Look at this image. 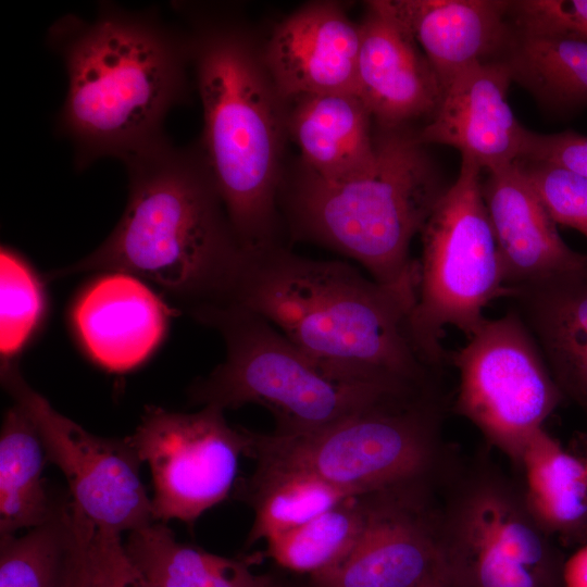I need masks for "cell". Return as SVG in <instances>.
<instances>
[{
	"mask_svg": "<svg viewBox=\"0 0 587 587\" xmlns=\"http://www.w3.org/2000/svg\"><path fill=\"white\" fill-rule=\"evenodd\" d=\"M95 525L87 519L80 522L79 546L71 587H89V549Z\"/></svg>",
	"mask_w": 587,
	"mask_h": 587,
	"instance_id": "cell-34",
	"label": "cell"
},
{
	"mask_svg": "<svg viewBox=\"0 0 587 587\" xmlns=\"http://www.w3.org/2000/svg\"><path fill=\"white\" fill-rule=\"evenodd\" d=\"M203 112L199 150L247 253L279 240L287 103L240 25L202 21L188 36Z\"/></svg>",
	"mask_w": 587,
	"mask_h": 587,
	"instance_id": "cell-4",
	"label": "cell"
},
{
	"mask_svg": "<svg viewBox=\"0 0 587 587\" xmlns=\"http://www.w3.org/2000/svg\"><path fill=\"white\" fill-rule=\"evenodd\" d=\"M373 117L357 93H319L287 103V135L300 151L301 168L337 180L367 167L375 158Z\"/></svg>",
	"mask_w": 587,
	"mask_h": 587,
	"instance_id": "cell-21",
	"label": "cell"
},
{
	"mask_svg": "<svg viewBox=\"0 0 587 587\" xmlns=\"http://www.w3.org/2000/svg\"><path fill=\"white\" fill-rule=\"evenodd\" d=\"M454 411L517 469L533 436L564 399L534 338L512 309L486 319L458 351Z\"/></svg>",
	"mask_w": 587,
	"mask_h": 587,
	"instance_id": "cell-10",
	"label": "cell"
},
{
	"mask_svg": "<svg viewBox=\"0 0 587 587\" xmlns=\"http://www.w3.org/2000/svg\"><path fill=\"white\" fill-rule=\"evenodd\" d=\"M482 189L504 288L587 262L560 236L521 161L487 172Z\"/></svg>",
	"mask_w": 587,
	"mask_h": 587,
	"instance_id": "cell-17",
	"label": "cell"
},
{
	"mask_svg": "<svg viewBox=\"0 0 587 587\" xmlns=\"http://www.w3.org/2000/svg\"><path fill=\"white\" fill-rule=\"evenodd\" d=\"M520 161L557 225L587 238V178L553 164Z\"/></svg>",
	"mask_w": 587,
	"mask_h": 587,
	"instance_id": "cell-30",
	"label": "cell"
},
{
	"mask_svg": "<svg viewBox=\"0 0 587 587\" xmlns=\"http://www.w3.org/2000/svg\"><path fill=\"white\" fill-rule=\"evenodd\" d=\"M1 382L34 422L47 461L63 473L74 505L97 529L122 535L154 522L140 477L141 461L128 436L101 437L61 414L29 386L11 359L2 360Z\"/></svg>",
	"mask_w": 587,
	"mask_h": 587,
	"instance_id": "cell-11",
	"label": "cell"
},
{
	"mask_svg": "<svg viewBox=\"0 0 587 587\" xmlns=\"http://www.w3.org/2000/svg\"><path fill=\"white\" fill-rule=\"evenodd\" d=\"M128 438L149 466L152 517L162 523L192 524L225 500L247 445L245 428L232 427L224 410L210 405L193 413L147 407Z\"/></svg>",
	"mask_w": 587,
	"mask_h": 587,
	"instance_id": "cell-12",
	"label": "cell"
},
{
	"mask_svg": "<svg viewBox=\"0 0 587 587\" xmlns=\"http://www.w3.org/2000/svg\"><path fill=\"white\" fill-rule=\"evenodd\" d=\"M49 41L64 60L68 88L60 127L85 167L98 158L123 161L165 138L170 110L185 100L189 38L152 13L103 4L92 22L59 20Z\"/></svg>",
	"mask_w": 587,
	"mask_h": 587,
	"instance_id": "cell-2",
	"label": "cell"
},
{
	"mask_svg": "<svg viewBox=\"0 0 587 587\" xmlns=\"http://www.w3.org/2000/svg\"><path fill=\"white\" fill-rule=\"evenodd\" d=\"M511 82L503 59L460 72L445 87L433 118L416 130L417 140L453 147L486 172L522 160L529 130L509 105Z\"/></svg>",
	"mask_w": 587,
	"mask_h": 587,
	"instance_id": "cell-16",
	"label": "cell"
},
{
	"mask_svg": "<svg viewBox=\"0 0 587 587\" xmlns=\"http://www.w3.org/2000/svg\"><path fill=\"white\" fill-rule=\"evenodd\" d=\"M525 503L557 542H587V476L579 460L545 428L526 445L517 469Z\"/></svg>",
	"mask_w": 587,
	"mask_h": 587,
	"instance_id": "cell-22",
	"label": "cell"
},
{
	"mask_svg": "<svg viewBox=\"0 0 587 587\" xmlns=\"http://www.w3.org/2000/svg\"><path fill=\"white\" fill-rule=\"evenodd\" d=\"M434 68L442 92L460 72L505 49L511 1L385 0Z\"/></svg>",
	"mask_w": 587,
	"mask_h": 587,
	"instance_id": "cell-20",
	"label": "cell"
},
{
	"mask_svg": "<svg viewBox=\"0 0 587 587\" xmlns=\"http://www.w3.org/2000/svg\"><path fill=\"white\" fill-rule=\"evenodd\" d=\"M482 171L473 160L461 158L457 179L420 234L422 254L410 326L420 351L440 369L450 363L451 352L441 344L445 329L454 327L469 338L486 320L484 309L504 292Z\"/></svg>",
	"mask_w": 587,
	"mask_h": 587,
	"instance_id": "cell-9",
	"label": "cell"
},
{
	"mask_svg": "<svg viewBox=\"0 0 587 587\" xmlns=\"http://www.w3.org/2000/svg\"><path fill=\"white\" fill-rule=\"evenodd\" d=\"M510 21L517 32L565 33L587 39V0L511 1Z\"/></svg>",
	"mask_w": 587,
	"mask_h": 587,
	"instance_id": "cell-31",
	"label": "cell"
},
{
	"mask_svg": "<svg viewBox=\"0 0 587 587\" xmlns=\"http://www.w3.org/2000/svg\"><path fill=\"white\" fill-rule=\"evenodd\" d=\"M192 317L220 333L226 357L190 386L191 401L222 410L262 405L275 417L276 434L319 430L394 396L426 389L317 359L262 316L235 304Z\"/></svg>",
	"mask_w": 587,
	"mask_h": 587,
	"instance_id": "cell-6",
	"label": "cell"
},
{
	"mask_svg": "<svg viewBox=\"0 0 587 587\" xmlns=\"http://www.w3.org/2000/svg\"><path fill=\"white\" fill-rule=\"evenodd\" d=\"M522 160L553 164L587 178V135L572 129L554 134L529 130Z\"/></svg>",
	"mask_w": 587,
	"mask_h": 587,
	"instance_id": "cell-33",
	"label": "cell"
},
{
	"mask_svg": "<svg viewBox=\"0 0 587 587\" xmlns=\"http://www.w3.org/2000/svg\"><path fill=\"white\" fill-rule=\"evenodd\" d=\"M242 496L254 511L247 546L301 526L354 497L311 472L268 464H257Z\"/></svg>",
	"mask_w": 587,
	"mask_h": 587,
	"instance_id": "cell-26",
	"label": "cell"
},
{
	"mask_svg": "<svg viewBox=\"0 0 587 587\" xmlns=\"http://www.w3.org/2000/svg\"><path fill=\"white\" fill-rule=\"evenodd\" d=\"M419 587H450V586L445 580V578L441 576V574L438 572L435 575H433L432 577H429L427 580H425Z\"/></svg>",
	"mask_w": 587,
	"mask_h": 587,
	"instance_id": "cell-36",
	"label": "cell"
},
{
	"mask_svg": "<svg viewBox=\"0 0 587 587\" xmlns=\"http://www.w3.org/2000/svg\"><path fill=\"white\" fill-rule=\"evenodd\" d=\"M232 304L317 359L378 378L440 385L444 369L413 339V305L347 262L305 258L284 245L249 254Z\"/></svg>",
	"mask_w": 587,
	"mask_h": 587,
	"instance_id": "cell-3",
	"label": "cell"
},
{
	"mask_svg": "<svg viewBox=\"0 0 587 587\" xmlns=\"http://www.w3.org/2000/svg\"><path fill=\"white\" fill-rule=\"evenodd\" d=\"M168 310L139 278L107 273L77 299L73 321L88 353L101 366L128 371L143 362L164 336Z\"/></svg>",
	"mask_w": 587,
	"mask_h": 587,
	"instance_id": "cell-19",
	"label": "cell"
},
{
	"mask_svg": "<svg viewBox=\"0 0 587 587\" xmlns=\"http://www.w3.org/2000/svg\"><path fill=\"white\" fill-rule=\"evenodd\" d=\"M43 311L41 286L27 264L13 251L0 253V350L12 359L37 326Z\"/></svg>",
	"mask_w": 587,
	"mask_h": 587,
	"instance_id": "cell-29",
	"label": "cell"
},
{
	"mask_svg": "<svg viewBox=\"0 0 587 587\" xmlns=\"http://www.w3.org/2000/svg\"><path fill=\"white\" fill-rule=\"evenodd\" d=\"M563 587H587V542L565 559Z\"/></svg>",
	"mask_w": 587,
	"mask_h": 587,
	"instance_id": "cell-35",
	"label": "cell"
},
{
	"mask_svg": "<svg viewBox=\"0 0 587 587\" xmlns=\"http://www.w3.org/2000/svg\"><path fill=\"white\" fill-rule=\"evenodd\" d=\"M121 536L95 528L89 549V587H147L128 561Z\"/></svg>",
	"mask_w": 587,
	"mask_h": 587,
	"instance_id": "cell-32",
	"label": "cell"
},
{
	"mask_svg": "<svg viewBox=\"0 0 587 587\" xmlns=\"http://www.w3.org/2000/svg\"><path fill=\"white\" fill-rule=\"evenodd\" d=\"M79 532L80 512L66 499L41 525L0 536V587H71Z\"/></svg>",
	"mask_w": 587,
	"mask_h": 587,
	"instance_id": "cell-27",
	"label": "cell"
},
{
	"mask_svg": "<svg viewBox=\"0 0 587 587\" xmlns=\"http://www.w3.org/2000/svg\"><path fill=\"white\" fill-rule=\"evenodd\" d=\"M487 459L449 471L437 505L439 573L450 587H563L565 557L521 484Z\"/></svg>",
	"mask_w": 587,
	"mask_h": 587,
	"instance_id": "cell-8",
	"label": "cell"
},
{
	"mask_svg": "<svg viewBox=\"0 0 587 587\" xmlns=\"http://www.w3.org/2000/svg\"><path fill=\"white\" fill-rule=\"evenodd\" d=\"M46 461L34 422L14 403L0 433V536L39 526L53 513L58 501L50 498L42 479Z\"/></svg>",
	"mask_w": 587,
	"mask_h": 587,
	"instance_id": "cell-25",
	"label": "cell"
},
{
	"mask_svg": "<svg viewBox=\"0 0 587 587\" xmlns=\"http://www.w3.org/2000/svg\"><path fill=\"white\" fill-rule=\"evenodd\" d=\"M584 464H585V472H586V476H587V459L584 460Z\"/></svg>",
	"mask_w": 587,
	"mask_h": 587,
	"instance_id": "cell-38",
	"label": "cell"
},
{
	"mask_svg": "<svg viewBox=\"0 0 587 587\" xmlns=\"http://www.w3.org/2000/svg\"><path fill=\"white\" fill-rule=\"evenodd\" d=\"M124 162L128 199L117 225L90 254L48 278L124 273L155 284L191 315L230 304L249 254L199 148H176L165 137Z\"/></svg>",
	"mask_w": 587,
	"mask_h": 587,
	"instance_id": "cell-1",
	"label": "cell"
},
{
	"mask_svg": "<svg viewBox=\"0 0 587 587\" xmlns=\"http://www.w3.org/2000/svg\"><path fill=\"white\" fill-rule=\"evenodd\" d=\"M503 61L548 108L573 114L587 107V39L565 33L511 35Z\"/></svg>",
	"mask_w": 587,
	"mask_h": 587,
	"instance_id": "cell-24",
	"label": "cell"
},
{
	"mask_svg": "<svg viewBox=\"0 0 587 587\" xmlns=\"http://www.w3.org/2000/svg\"><path fill=\"white\" fill-rule=\"evenodd\" d=\"M378 492L347 498L312 521L266 540L278 565L310 576L345 559L364 535Z\"/></svg>",
	"mask_w": 587,
	"mask_h": 587,
	"instance_id": "cell-28",
	"label": "cell"
},
{
	"mask_svg": "<svg viewBox=\"0 0 587 587\" xmlns=\"http://www.w3.org/2000/svg\"><path fill=\"white\" fill-rule=\"evenodd\" d=\"M435 483L378 492L371 522L339 563L310 587H419L439 572Z\"/></svg>",
	"mask_w": 587,
	"mask_h": 587,
	"instance_id": "cell-13",
	"label": "cell"
},
{
	"mask_svg": "<svg viewBox=\"0 0 587 587\" xmlns=\"http://www.w3.org/2000/svg\"><path fill=\"white\" fill-rule=\"evenodd\" d=\"M502 298L534 338L563 397L587 419V262L505 287Z\"/></svg>",
	"mask_w": 587,
	"mask_h": 587,
	"instance_id": "cell-18",
	"label": "cell"
},
{
	"mask_svg": "<svg viewBox=\"0 0 587 587\" xmlns=\"http://www.w3.org/2000/svg\"><path fill=\"white\" fill-rule=\"evenodd\" d=\"M446 410L435 388L394 396L311 433L245 428V455L311 472L353 496L437 483L452 466L442 442Z\"/></svg>",
	"mask_w": 587,
	"mask_h": 587,
	"instance_id": "cell-7",
	"label": "cell"
},
{
	"mask_svg": "<svg viewBox=\"0 0 587 587\" xmlns=\"http://www.w3.org/2000/svg\"><path fill=\"white\" fill-rule=\"evenodd\" d=\"M267 587H280V586H278L274 580H272Z\"/></svg>",
	"mask_w": 587,
	"mask_h": 587,
	"instance_id": "cell-37",
	"label": "cell"
},
{
	"mask_svg": "<svg viewBox=\"0 0 587 587\" xmlns=\"http://www.w3.org/2000/svg\"><path fill=\"white\" fill-rule=\"evenodd\" d=\"M375 137L367 167L337 180L301 168L279 204L296 238L355 260L414 308L419 266L411 242L447 187L416 132L380 129Z\"/></svg>",
	"mask_w": 587,
	"mask_h": 587,
	"instance_id": "cell-5",
	"label": "cell"
},
{
	"mask_svg": "<svg viewBox=\"0 0 587 587\" xmlns=\"http://www.w3.org/2000/svg\"><path fill=\"white\" fill-rule=\"evenodd\" d=\"M365 7L359 22L357 95L379 129L404 128L421 118L429 122L442 98L434 68L385 0Z\"/></svg>",
	"mask_w": 587,
	"mask_h": 587,
	"instance_id": "cell-15",
	"label": "cell"
},
{
	"mask_svg": "<svg viewBox=\"0 0 587 587\" xmlns=\"http://www.w3.org/2000/svg\"><path fill=\"white\" fill-rule=\"evenodd\" d=\"M360 23L336 1L307 3L280 21L261 45L286 103L309 95L357 93Z\"/></svg>",
	"mask_w": 587,
	"mask_h": 587,
	"instance_id": "cell-14",
	"label": "cell"
},
{
	"mask_svg": "<svg viewBox=\"0 0 587 587\" xmlns=\"http://www.w3.org/2000/svg\"><path fill=\"white\" fill-rule=\"evenodd\" d=\"M124 549L147 587H267L273 580L246 562L179 542L162 522L129 532Z\"/></svg>",
	"mask_w": 587,
	"mask_h": 587,
	"instance_id": "cell-23",
	"label": "cell"
}]
</instances>
